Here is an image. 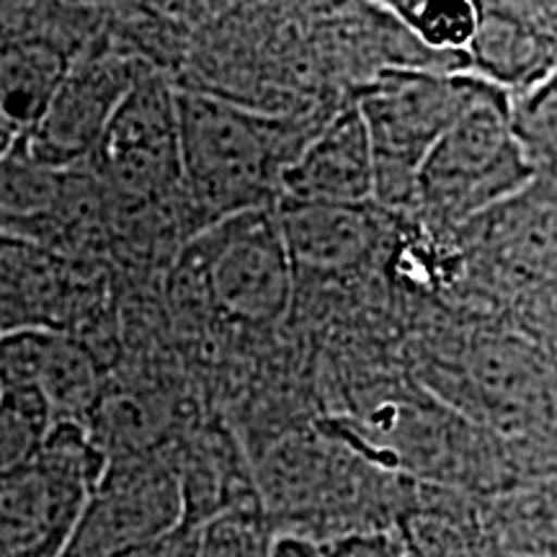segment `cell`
Instances as JSON below:
<instances>
[{"label": "cell", "instance_id": "cell-23", "mask_svg": "<svg viewBox=\"0 0 557 557\" xmlns=\"http://www.w3.org/2000/svg\"><path fill=\"white\" fill-rule=\"evenodd\" d=\"M18 137H21V129L9 120V114H5L3 107H0V158H3L5 152L18 143Z\"/></svg>", "mask_w": 557, "mask_h": 557}, {"label": "cell", "instance_id": "cell-20", "mask_svg": "<svg viewBox=\"0 0 557 557\" xmlns=\"http://www.w3.org/2000/svg\"><path fill=\"white\" fill-rule=\"evenodd\" d=\"M323 547L325 557H413L406 542L385 532H354Z\"/></svg>", "mask_w": 557, "mask_h": 557}, {"label": "cell", "instance_id": "cell-12", "mask_svg": "<svg viewBox=\"0 0 557 557\" xmlns=\"http://www.w3.org/2000/svg\"><path fill=\"white\" fill-rule=\"evenodd\" d=\"M470 58L496 88L534 90L557 73V34L532 11L480 5Z\"/></svg>", "mask_w": 557, "mask_h": 557}, {"label": "cell", "instance_id": "cell-10", "mask_svg": "<svg viewBox=\"0 0 557 557\" xmlns=\"http://www.w3.org/2000/svg\"><path fill=\"white\" fill-rule=\"evenodd\" d=\"M372 199H377L372 143L354 103L331 116L287 165L278 184V201L364 207Z\"/></svg>", "mask_w": 557, "mask_h": 557}, {"label": "cell", "instance_id": "cell-4", "mask_svg": "<svg viewBox=\"0 0 557 557\" xmlns=\"http://www.w3.org/2000/svg\"><path fill=\"white\" fill-rule=\"evenodd\" d=\"M107 457L83 423H58L29 468L0 483V557H62Z\"/></svg>", "mask_w": 557, "mask_h": 557}, {"label": "cell", "instance_id": "cell-3", "mask_svg": "<svg viewBox=\"0 0 557 557\" xmlns=\"http://www.w3.org/2000/svg\"><path fill=\"white\" fill-rule=\"evenodd\" d=\"M493 83L472 75L387 70L359 94L377 171V199L398 205L416 197L418 176L457 116Z\"/></svg>", "mask_w": 557, "mask_h": 557}, {"label": "cell", "instance_id": "cell-17", "mask_svg": "<svg viewBox=\"0 0 557 557\" xmlns=\"http://www.w3.org/2000/svg\"><path fill=\"white\" fill-rule=\"evenodd\" d=\"M387 9L413 37L438 52L470 50L480 24V5L470 0H395Z\"/></svg>", "mask_w": 557, "mask_h": 557}, {"label": "cell", "instance_id": "cell-2", "mask_svg": "<svg viewBox=\"0 0 557 557\" xmlns=\"http://www.w3.org/2000/svg\"><path fill=\"white\" fill-rule=\"evenodd\" d=\"M537 169L513 127L506 94L491 86L444 132L418 176L416 197L447 220H470L532 186Z\"/></svg>", "mask_w": 557, "mask_h": 557}, {"label": "cell", "instance_id": "cell-16", "mask_svg": "<svg viewBox=\"0 0 557 557\" xmlns=\"http://www.w3.org/2000/svg\"><path fill=\"white\" fill-rule=\"evenodd\" d=\"M54 426L52 410L39 395L0 393V483L29 468Z\"/></svg>", "mask_w": 557, "mask_h": 557}, {"label": "cell", "instance_id": "cell-13", "mask_svg": "<svg viewBox=\"0 0 557 557\" xmlns=\"http://www.w3.org/2000/svg\"><path fill=\"white\" fill-rule=\"evenodd\" d=\"M276 220L292 263L310 271H344L367 259L377 243V220L364 207L289 205L278 201Z\"/></svg>", "mask_w": 557, "mask_h": 557}, {"label": "cell", "instance_id": "cell-6", "mask_svg": "<svg viewBox=\"0 0 557 557\" xmlns=\"http://www.w3.org/2000/svg\"><path fill=\"white\" fill-rule=\"evenodd\" d=\"M184 493L169 449L109 462L62 557H127L184 527Z\"/></svg>", "mask_w": 557, "mask_h": 557}, {"label": "cell", "instance_id": "cell-11", "mask_svg": "<svg viewBox=\"0 0 557 557\" xmlns=\"http://www.w3.org/2000/svg\"><path fill=\"white\" fill-rule=\"evenodd\" d=\"M73 305L67 263L32 238L0 233V336L65 329Z\"/></svg>", "mask_w": 557, "mask_h": 557}, {"label": "cell", "instance_id": "cell-19", "mask_svg": "<svg viewBox=\"0 0 557 557\" xmlns=\"http://www.w3.org/2000/svg\"><path fill=\"white\" fill-rule=\"evenodd\" d=\"M271 537L263 508L235 511L201 529L197 557H267Z\"/></svg>", "mask_w": 557, "mask_h": 557}, {"label": "cell", "instance_id": "cell-21", "mask_svg": "<svg viewBox=\"0 0 557 557\" xmlns=\"http://www.w3.org/2000/svg\"><path fill=\"white\" fill-rule=\"evenodd\" d=\"M199 529L191 527H178L176 532H171L169 537L152 542V545L135 549L127 557H197L199 549Z\"/></svg>", "mask_w": 557, "mask_h": 557}, {"label": "cell", "instance_id": "cell-15", "mask_svg": "<svg viewBox=\"0 0 557 557\" xmlns=\"http://www.w3.org/2000/svg\"><path fill=\"white\" fill-rule=\"evenodd\" d=\"M73 171L41 163L26 148L24 135L0 158V227L18 235L21 227L54 220L65 207Z\"/></svg>", "mask_w": 557, "mask_h": 557}, {"label": "cell", "instance_id": "cell-5", "mask_svg": "<svg viewBox=\"0 0 557 557\" xmlns=\"http://www.w3.org/2000/svg\"><path fill=\"white\" fill-rule=\"evenodd\" d=\"M201 282L209 302L233 323L269 325L287 312L295 263L276 209H256L212 222L199 238Z\"/></svg>", "mask_w": 557, "mask_h": 557}, {"label": "cell", "instance_id": "cell-22", "mask_svg": "<svg viewBox=\"0 0 557 557\" xmlns=\"http://www.w3.org/2000/svg\"><path fill=\"white\" fill-rule=\"evenodd\" d=\"M267 557H325V547L318 540L295 532H274Z\"/></svg>", "mask_w": 557, "mask_h": 557}, {"label": "cell", "instance_id": "cell-9", "mask_svg": "<svg viewBox=\"0 0 557 557\" xmlns=\"http://www.w3.org/2000/svg\"><path fill=\"white\" fill-rule=\"evenodd\" d=\"M0 393H34L54 423H86L103 400L101 367L90 348L60 329L0 336Z\"/></svg>", "mask_w": 557, "mask_h": 557}, {"label": "cell", "instance_id": "cell-14", "mask_svg": "<svg viewBox=\"0 0 557 557\" xmlns=\"http://www.w3.org/2000/svg\"><path fill=\"white\" fill-rule=\"evenodd\" d=\"M70 62L73 58L45 37H0V107L21 135L41 120Z\"/></svg>", "mask_w": 557, "mask_h": 557}, {"label": "cell", "instance_id": "cell-8", "mask_svg": "<svg viewBox=\"0 0 557 557\" xmlns=\"http://www.w3.org/2000/svg\"><path fill=\"white\" fill-rule=\"evenodd\" d=\"M139 70L143 65L137 58L109 47L78 52L41 120L24 132L26 148L41 163L60 171L94 163Z\"/></svg>", "mask_w": 557, "mask_h": 557}, {"label": "cell", "instance_id": "cell-7", "mask_svg": "<svg viewBox=\"0 0 557 557\" xmlns=\"http://www.w3.org/2000/svg\"><path fill=\"white\" fill-rule=\"evenodd\" d=\"M94 165L111 189L132 199H160L181 189L178 88L160 73L139 70Z\"/></svg>", "mask_w": 557, "mask_h": 557}, {"label": "cell", "instance_id": "cell-18", "mask_svg": "<svg viewBox=\"0 0 557 557\" xmlns=\"http://www.w3.org/2000/svg\"><path fill=\"white\" fill-rule=\"evenodd\" d=\"M513 127L532 158L534 169H547L557 178V73L513 111Z\"/></svg>", "mask_w": 557, "mask_h": 557}, {"label": "cell", "instance_id": "cell-1", "mask_svg": "<svg viewBox=\"0 0 557 557\" xmlns=\"http://www.w3.org/2000/svg\"><path fill=\"white\" fill-rule=\"evenodd\" d=\"M178 122L181 189L214 222L271 209L282 173L312 137L205 90H178Z\"/></svg>", "mask_w": 557, "mask_h": 557}]
</instances>
